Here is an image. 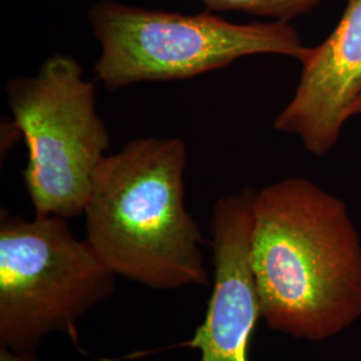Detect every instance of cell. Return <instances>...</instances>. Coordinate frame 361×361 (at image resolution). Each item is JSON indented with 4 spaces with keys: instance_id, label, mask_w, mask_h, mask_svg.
<instances>
[{
    "instance_id": "cell-1",
    "label": "cell",
    "mask_w": 361,
    "mask_h": 361,
    "mask_svg": "<svg viewBox=\"0 0 361 361\" xmlns=\"http://www.w3.org/2000/svg\"><path fill=\"white\" fill-rule=\"evenodd\" d=\"M252 267L267 326L320 343L361 319V238L345 202L289 177L256 192Z\"/></svg>"
},
{
    "instance_id": "cell-2",
    "label": "cell",
    "mask_w": 361,
    "mask_h": 361,
    "mask_svg": "<svg viewBox=\"0 0 361 361\" xmlns=\"http://www.w3.org/2000/svg\"><path fill=\"white\" fill-rule=\"evenodd\" d=\"M186 164L180 138L145 137L98 169L85 240L116 277L155 290L209 284L205 240L185 207Z\"/></svg>"
},
{
    "instance_id": "cell-3",
    "label": "cell",
    "mask_w": 361,
    "mask_h": 361,
    "mask_svg": "<svg viewBox=\"0 0 361 361\" xmlns=\"http://www.w3.org/2000/svg\"><path fill=\"white\" fill-rule=\"evenodd\" d=\"M101 54L92 73L107 90L173 82L221 70L253 55H308L288 22L232 23L212 11L180 13L99 0L87 13Z\"/></svg>"
},
{
    "instance_id": "cell-4",
    "label": "cell",
    "mask_w": 361,
    "mask_h": 361,
    "mask_svg": "<svg viewBox=\"0 0 361 361\" xmlns=\"http://www.w3.org/2000/svg\"><path fill=\"white\" fill-rule=\"evenodd\" d=\"M15 129L25 138L23 180L35 216L85 214L95 174L110 147L95 83L74 56H49L34 75L6 83Z\"/></svg>"
},
{
    "instance_id": "cell-5",
    "label": "cell",
    "mask_w": 361,
    "mask_h": 361,
    "mask_svg": "<svg viewBox=\"0 0 361 361\" xmlns=\"http://www.w3.org/2000/svg\"><path fill=\"white\" fill-rule=\"evenodd\" d=\"M116 274L67 219L1 212L0 347L35 353L47 336L75 338L77 324L114 293Z\"/></svg>"
},
{
    "instance_id": "cell-6",
    "label": "cell",
    "mask_w": 361,
    "mask_h": 361,
    "mask_svg": "<svg viewBox=\"0 0 361 361\" xmlns=\"http://www.w3.org/2000/svg\"><path fill=\"white\" fill-rule=\"evenodd\" d=\"M256 190L244 188L219 198L212 210L213 290L207 316L186 345L198 361H249V343L261 317L252 267Z\"/></svg>"
},
{
    "instance_id": "cell-7",
    "label": "cell",
    "mask_w": 361,
    "mask_h": 361,
    "mask_svg": "<svg viewBox=\"0 0 361 361\" xmlns=\"http://www.w3.org/2000/svg\"><path fill=\"white\" fill-rule=\"evenodd\" d=\"M361 99V0H348L332 34L310 47L301 62L293 98L274 119V129L296 135L305 150L326 155Z\"/></svg>"
},
{
    "instance_id": "cell-8",
    "label": "cell",
    "mask_w": 361,
    "mask_h": 361,
    "mask_svg": "<svg viewBox=\"0 0 361 361\" xmlns=\"http://www.w3.org/2000/svg\"><path fill=\"white\" fill-rule=\"evenodd\" d=\"M207 11H240L288 22L310 13L322 0H198Z\"/></svg>"
},
{
    "instance_id": "cell-9",
    "label": "cell",
    "mask_w": 361,
    "mask_h": 361,
    "mask_svg": "<svg viewBox=\"0 0 361 361\" xmlns=\"http://www.w3.org/2000/svg\"><path fill=\"white\" fill-rule=\"evenodd\" d=\"M0 361H39L35 353L15 352L11 349L0 347Z\"/></svg>"
},
{
    "instance_id": "cell-10",
    "label": "cell",
    "mask_w": 361,
    "mask_h": 361,
    "mask_svg": "<svg viewBox=\"0 0 361 361\" xmlns=\"http://www.w3.org/2000/svg\"><path fill=\"white\" fill-rule=\"evenodd\" d=\"M361 114V99L352 109V116H360Z\"/></svg>"
}]
</instances>
